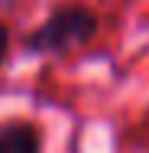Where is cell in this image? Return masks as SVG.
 <instances>
[{
	"mask_svg": "<svg viewBox=\"0 0 149 153\" xmlns=\"http://www.w3.org/2000/svg\"><path fill=\"white\" fill-rule=\"evenodd\" d=\"M97 33H101V20L91 7L59 3L32 33H26L23 49L39 59H55V56H68V52L88 46Z\"/></svg>",
	"mask_w": 149,
	"mask_h": 153,
	"instance_id": "6da1fadb",
	"label": "cell"
},
{
	"mask_svg": "<svg viewBox=\"0 0 149 153\" xmlns=\"http://www.w3.org/2000/svg\"><path fill=\"white\" fill-rule=\"evenodd\" d=\"M23 7V0H0V13H16Z\"/></svg>",
	"mask_w": 149,
	"mask_h": 153,
	"instance_id": "277c9868",
	"label": "cell"
},
{
	"mask_svg": "<svg viewBox=\"0 0 149 153\" xmlns=\"http://www.w3.org/2000/svg\"><path fill=\"white\" fill-rule=\"evenodd\" d=\"M7 56H10V30H7V23H0V68H3Z\"/></svg>",
	"mask_w": 149,
	"mask_h": 153,
	"instance_id": "3957f363",
	"label": "cell"
},
{
	"mask_svg": "<svg viewBox=\"0 0 149 153\" xmlns=\"http://www.w3.org/2000/svg\"><path fill=\"white\" fill-rule=\"evenodd\" d=\"M46 137L32 121L7 117L0 121V153H42Z\"/></svg>",
	"mask_w": 149,
	"mask_h": 153,
	"instance_id": "7a4b0ae2",
	"label": "cell"
}]
</instances>
